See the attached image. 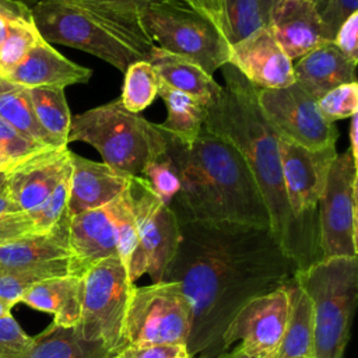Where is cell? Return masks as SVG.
Here are the masks:
<instances>
[{"mask_svg":"<svg viewBox=\"0 0 358 358\" xmlns=\"http://www.w3.org/2000/svg\"><path fill=\"white\" fill-rule=\"evenodd\" d=\"M179 242L161 281L178 282L192 305L190 358L224 352L222 334L250 299L288 284L298 266L268 228L178 221Z\"/></svg>","mask_w":358,"mask_h":358,"instance_id":"cell-1","label":"cell"},{"mask_svg":"<svg viewBox=\"0 0 358 358\" xmlns=\"http://www.w3.org/2000/svg\"><path fill=\"white\" fill-rule=\"evenodd\" d=\"M224 85L207 106L204 129L231 143L243 157L268 214V229L280 249L305 268L320 259L317 231L292 214L281 168L278 136L257 103V88L229 63L221 67Z\"/></svg>","mask_w":358,"mask_h":358,"instance_id":"cell-2","label":"cell"},{"mask_svg":"<svg viewBox=\"0 0 358 358\" xmlns=\"http://www.w3.org/2000/svg\"><path fill=\"white\" fill-rule=\"evenodd\" d=\"M166 154L180 179V189L169 203L178 221L268 228L262 193L231 143L203 127L192 145L166 134Z\"/></svg>","mask_w":358,"mask_h":358,"instance_id":"cell-3","label":"cell"},{"mask_svg":"<svg viewBox=\"0 0 358 358\" xmlns=\"http://www.w3.org/2000/svg\"><path fill=\"white\" fill-rule=\"evenodd\" d=\"M140 10L106 0H46L31 7L39 35L91 53L122 73L148 60L157 46L140 20Z\"/></svg>","mask_w":358,"mask_h":358,"instance_id":"cell-4","label":"cell"},{"mask_svg":"<svg viewBox=\"0 0 358 358\" xmlns=\"http://www.w3.org/2000/svg\"><path fill=\"white\" fill-rule=\"evenodd\" d=\"M294 278L312 306L313 358H344L358 302V257L319 259Z\"/></svg>","mask_w":358,"mask_h":358,"instance_id":"cell-5","label":"cell"},{"mask_svg":"<svg viewBox=\"0 0 358 358\" xmlns=\"http://www.w3.org/2000/svg\"><path fill=\"white\" fill-rule=\"evenodd\" d=\"M94 147L103 162L141 176L145 166L166 152V134L138 113L127 110L119 98L71 116L67 143Z\"/></svg>","mask_w":358,"mask_h":358,"instance_id":"cell-6","label":"cell"},{"mask_svg":"<svg viewBox=\"0 0 358 358\" xmlns=\"http://www.w3.org/2000/svg\"><path fill=\"white\" fill-rule=\"evenodd\" d=\"M138 14L158 48L190 59L211 76L228 63L229 41L182 0H161L140 8Z\"/></svg>","mask_w":358,"mask_h":358,"instance_id":"cell-7","label":"cell"},{"mask_svg":"<svg viewBox=\"0 0 358 358\" xmlns=\"http://www.w3.org/2000/svg\"><path fill=\"white\" fill-rule=\"evenodd\" d=\"M133 287L117 255L92 264L81 277L78 334L88 341H101L119 354L124 347L123 326Z\"/></svg>","mask_w":358,"mask_h":358,"instance_id":"cell-8","label":"cell"},{"mask_svg":"<svg viewBox=\"0 0 358 358\" xmlns=\"http://www.w3.org/2000/svg\"><path fill=\"white\" fill-rule=\"evenodd\" d=\"M190 327L192 305L178 282L159 281L133 287L123 326L124 347L129 344L186 347Z\"/></svg>","mask_w":358,"mask_h":358,"instance_id":"cell-9","label":"cell"},{"mask_svg":"<svg viewBox=\"0 0 358 358\" xmlns=\"http://www.w3.org/2000/svg\"><path fill=\"white\" fill-rule=\"evenodd\" d=\"M130 193L137 224V245L127 274L133 284L145 273L152 282H159L179 242V222L173 210L157 196L144 178L133 176Z\"/></svg>","mask_w":358,"mask_h":358,"instance_id":"cell-10","label":"cell"},{"mask_svg":"<svg viewBox=\"0 0 358 358\" xmlns=\"http://www.w3.org/2000/svg\"><path fill=\"white\" fill-rule=\"evenodd\" d=\"M357 166L348 151L333 159L317 204L320 259L358 257Z\"/></svg>","mask_w":358,"mask_h":358,"instance_id":"cell-11","label":"cell"},{"mask_svg":"<svg viewBox=\"0 0 358 358\" xmlns=\"http://www.w3.org/2000/svg\"><path fill=\"white\" fill-rule=\"evenodd\" d=\"M257 103L278 138L310 151L336 145L338 130L296 83L273 90L257 88Z\"/></svg>","mask_w":358,"mask_h":358,"instance_id":"cell-12","label":"cell"},{"mask_svg":"<svg viewBox=\"0 0 358 358\" xmlns=\"http://www.w3.org/2000/svg\"><path fill=\"white\" fill-rule=\"evenodd\" d=\"M289 315L288 284L259 295L243 305L222 334L224 352L235 343L257 358H274Z\"/></svg>","mask_w":358,"mask_h":358,"instance_id":"cell-13","label":"cell"},{"mask_svg":"<svg viewBox=\"0 0 358 358\" xmlns=\"http://www.w3.org/2000/svg\"><path fill=\"white\" fill-rule=\"evenodd\" d=\"M278 150L289 208L295 218L317 231V204L330 165L337 157L336 145L310 151L278 138Z\"/></svg>","mask_w":358,"mask_h":358,"instance_id":"cell-14","label":"cell"},{"mask_svg":"<svg viewBox=\"0 0 358 358\" xmlns=\"http://www.w3.org/2000/svg\"><path fill=\"white\" fill-rule=\"evenodd\" d=\"M228 63L260 90L282 88L295 83L294 63L267 25L231 43Z\"/></svg>","mask_w":358,"mask_h":358,"instance_id":"cell-15","label":"cell"},{"mask_svg":"<svg viewBox=\"0 0 358 358\" xmlns=\"http://www.w3.org/2000/svg\"><path fill=\"white\" fill-rule=\"evenodd\" d=\"M69 147L46 148L15 165L7 175L6 185L18 211L41 206L71 172Z\"/></svg>","mask_w":358,"mask_h":358,"instance_id":"cell-16","label":"cell"},{"mask_svg":"<svg viewBox=\"0 0 358 358\" xmlns=\"http://www.w3.org/2000/svg\"><path fill=\"white\" fill-rule=\"evenodd\" d=\"M70 273L83 274L95 263L117 255L113 203L69 217Z\"/></svg>","mask_w":358,"mask_h":358,"instance_id":"cell-17","label":"cell"},{"mask_svg":"<svg viewBox=\"0 0 358 358\" xmlns=\"http://www.w3.org/2000/svg\"><path fill=\"white\" fill-rule=\"evenodd\" d=\"M71 173L67 215L73 217L112 203L130 185L133 176L105 162H96L71 151Z\"/></svg>","mask_w":358,"mask_h":358,"instance_id":"cell-18","label":"cell"},{"mask_svg":"<svg viewBox=\"0 0 358 358\" xmlns=\"http://www.w3.org/2000/svg\"><path fill=\"white\" fill-rule=\"evenodd\" d=\"M267 27L292 62L323 42H330L313 0H277L270 8Z\"/></svg>","mask_w":358,"mask_h":358,"instance_id":"cell-19","label":"cell"},{"mask_svg":"<svg viewBox=\"0 0 358 358\" xmlns=\"http://www.w3.org/2000/svg\"><path fill=\"white\" fill-rule=\"evenodd\" d=\"M91 77V69L69 60L42 36L24 59L3 76V78L25 88H66L73 84L88 83Z\"/></svg>","mask_w":358,"mask_h":358,"instance_id":"cell-20","label":"cell"},{"mask_svg":"<svg viewBox=\"0 0 358 358\" xmlns=\"http://www.w3.org/2000/svg\"><path fill=\"white\" fill-rule=\"evenodd\" d=\"M292 67L295 83L316 101L341 84L357 81V63L341 53L334 42H323Z\"/></svg>","mask_w":358,"mask_h":358,"instance_id":"cell-21","label":"cell"},{"mask_svg":"<svg viewBox=\"0 0 358 358\" xmlns=\"http://www.w3.org/2000/svg\"><path fill=\"white\" fill-rule=\"evenodd\" d=\"M157 77L168 87L199 99L206 108L221 94L222 87L197 63L155 46L148 57Z\"/></svg>","mask_w":358,"mask_h":358,"instance_id":"cell-22","label":"cell"},{"mask_svg":"<svg viewBox=\"0 0 358 358\" xmlns=\"http://www.w3.org/2000/svg\"><path fill=\"white\" fill-rule=\"evenodd\" d=\"M20 302L53 315V323L63 327L77 326L81 312V277H52L34 284Z\"/></svg>","mask_w":358,"mask_h":358,"instance_id":"cell-23","label":"cell"},{"mask_svg":"<svg viewBox=\"0 0 358 358\" xmlns=\"http://www.w3.org/2000/svg\"><path fill=\"white\" fill-rule=\"evenodd\" d=\"M70 259L69 215L50 232L0 245V270L24 268Z\"/></svg>","mask_w":358,"mask_h":358,"instance_id":"cell-24","label":"cell"},{"mask_svg":"<svg viewBox=\"0 0 358 358\" xmlns=\"http://www.w3.org/2000/svg\"><path fill=\"white\" fill-rule=\"evenodd\" d=\"M113 354L101 341L84 340L76 326L63 327L52 322L32 337L21 358H112Z\"/></svg>","mask_w":358,"mask_h":358,"instance_id":"cell-25","label":"cell"},{"mask_svg":"<svg viewBox=\"0 0 358 358\" xmlns=\"http://www.w3.org/2000/svg\"><path fill=\"white\" fill-rule=\"evenodd\" d=\"M158 96L166 106V119L157 127L185 145H192L204 127L207 108L194 96L173 90L159 80Z\"/></svg>","mask_w":358,"mask_h":358,"instance_id":"cell-26","label":"cell"},{"mask_svg":"<svg viewBox=\"0 0 358 358\" xmlns=\"http://www.w3.org/2000/svg\"><path fill=\"white\" fill-rule=\"evenodd\" d=\"M289 315L274 358H313V315L310 301L296 284L288 282Z\"/></svg>","mask_w":358,"mask_h":358,"instance_id":"cell-27","label":"cell"},{"mask_svg":"<svg viewBox=\"0 0 358 358\" xmlns=\"http://www.w3.org/2000/svg\"><path fill=\"white\" fill-rule=\"evenodd\" d=\"M0 117L32 141L57 147L39 124L28 88L0 77Z\"/></svg>","mask_w":358,"mask_h":358,"instance_id":"cell-28","label":"cell"},{"mask_svg":"<svg viewBox=\"0 0 358 358\" xmlns=\"http://www.w3.org/2000/svg\"><path fill=\"white\" fill-rule=\"evenodd\" d=\"M35 116L42 129L52 137L57 147L69 145L67 137L71 113L66 101L64 88L38 87L28 88Z\"/></svg>","mask_w":358,"mask_h":358,"instance_id":"cell-29","label":"cell"},{"mask_svg":"<svg viewBox=\"0 0 358 358\" xmlns=\"http://www.w3.org/2000/svg\"><path fill=\"white\" fill-rule=\"evenodd\" d=\"M69 274H71L69 259L24 268L0 270V298L15 305L34 284L52 277Z\"/></svg>","mask_w":358,"mask_h":358,"instance_id":"cell-30","label":"cell"},{"mask_svg":"<svg viewBox=\"0 0 358 358\" xmlns=\"http://www.w3.org/2000/svg\"><path fill=\"white\" fill-rule=\"evenodd\" d=\"M158 96V77L147 60L131 63L124 71V81L122 94L119 96L122 105L133 112L138 113L148 108Z\"/></svg>","mask_w":358,"mask_h":358,"instance_id":"cell-31","label":"cell"},{"mask_svg":"<svg viewBox=\"0 0 358 358\" xmlns=\"http://www.w3.org/2000/svg\"><path fill=\"white\" fill-rule=\"evenodd\" d=\"M39 39L34 18L7 22V32L0 43V77L15 67Z\"/></svg>","mask_w":358,"mask_h":358,"instance_id":"cell-32","label":"cell"},{"mask_svg":"<svg viewBox=\"0 0 358 358\" xmlns=\"http://www.w3.org/2000/svg\"><path fill=\"white\" fill-rule=\"evenodd\" d=\"M113 220L116 229L117 256L127 267L137 245V224L133 211L130 185L113 201Z\"/></svg>","mask_w":358,"mask_h":358,"instance_id":"cell-33","label":"cell"},{"mask_svg":"<svg viewBox=\"0 0 358 358\" xmlns=\"http://www.w3.org/2000/svg\"><path fill=\"white\" fill-rule=\"evenodd\" d=\"M231 43L264 25L262 0H225Z\"/></svg>","mask_w":358,"mask_h":358,"instance_id":"cell-34","label":"cell"},{"mask_svg":"<svg viewBox=\"0 0 358 358\" xmlns=\"http://www.w3.org/2000/svg\"><path fill=\"white\" fill-rule=\"evenodd\" d=\"M141 178L150 183L157 196L168 206L180 189L179 173L166 152L150 162L143 171Z\"/></svg>","mask_w":358,"mask_h":358,"instance_id":"cell-35","label":"cell"},{"mask_svg":"<svg viewBox=\"0 0 358 358\" xmlns=\"http://www.w3.org/2000/svg\"><path fill=\"white\" fill-rule=\"evenodd\" d=\"M317 106L323 116L333 123L350 119L358 113V83L341 84L330 90L317 99Z\"/></svg>","mask_w":358,"mask_h":358,"instance_id":"cell-36","label":"cell"},{"mask_svg":"<svg viewBox=\"0 0 358 358\" xmlns=\"http://www.w3.org/2000/svg\"><path fill=\"white\" fill-rule=\"evenodd\" d=\"M46 148L53 147H46L43 144L29 140L17 129H14L10 123L0 117V152L3 154L11 169L20 162L28 159L29 157Z\"/></svg>","mask_w":358,"mask_h":358,"instance_id":"cell-37","label":"cell"},{"mask_svg":"<svg viewBox=\"0 0 358 358\" xmlns=\"http://www.w3.org/2000/svg\"><path fill=\"white\" fill-rule=\"evenodd\" d=\"M31 340L13 316L0 319V358H21Z\"/></svg>","mask_w":358,"mask_h":358,"instance_id":"cell-38","label":"cell"},{"mask_svg":"<svg viewBox=\"0 0 358 358\" xmlns=\"http://www.w3.org/2000/svg\"><path fill=\"white\" fill-rule=\"evenodd\" d=\"M358 11V0H329L320 11V20L327 41L333 42L341 24Z\"/></svg>","mask_w":358,"mask_h":358,"instance_id":"cell-39","label":"cell"},{"mask_svg":"<svg viewBox=\"0 0 358 358\" xmlns=\"http://www.w3.org/2000/svg\"><path fill=\"white\" fill-rule=\"evenodd\" d=\"M120 358H179L187 355L179 344H129L119 351Z\"/></svg>","mask_w":358,"mask_h":358,"instance_id":"cell-40","label":"cell"},{"mask_svg":"<svg viewBox=\"0 0 358 358\" xmlns=\"http://www.w3.org/2000/svg\"><path fill=\"white\" fill-rule=\"evenodd\" d=\"M333 42L341 53L358 63V11L341 24Z\"/></svg>","mask_w":358,"mask_h":358,"instance_id":"cell-41","label":"cell"},{"mask_svg":"<svg viewBox=\"0 0 358 358\" xmlns=\"http://www.w3.org/2000/svg\"><path fill=\"white\" fill-rule=\"evenodd\" d=\"M182 1L193 7L203 15H206L217 27V29L229 41V24L227 18L225 0H182Z\"/></svg>","mask_w":358,"mask_h":358,"instance_id":"cell-42","label":"cell"},{"mask_svg":"<svg viewBox=\"0 0 358 358\" xmlns=\"http://www.w3.org/2000/svg\"><path fill=\"white\" fill-rule=\"evenodd\" d=\"M0 18L7 22L32 18L31 7L17 0H0Z\"/></svg>","mask_w":358,"mask_h":358,"instance_id":"cell-43","label":"cell"},{"mask_svg":"<svg viewBox=\"0 0 358 358\" xmlns=\"http://www.w3.org/2000/svg\"><path fill=\"white\" fill-rule=\"evenodd\" d=\"M348 137H350V150H348V152L351 154L354 162L358 164V113H355L350 117Z\"/></svg>","mask_w":358,"mask_h":358,"instance_id":"cell-44","label":"cell"},{"mask_svg":"<svg viewBox=\"0 0 358 358\" xmlns=\"http://www.w3.org/2000/svg\"><path fill=\"white\" fill-rule=\"evenodd\" d=\"M17 211H18V208H17L15 203L13 201L8 187L4 182L0 187V217H3L4 214H8V213H17Z\"/></svg>","mask_w":358,"mask_h":358,"instance_id":"cell-45","label":"cell"},{"mask_svg":"<svg viewBox=\"0 0 358 358\" xmlns=\"http://www.w3.org/2000/svg\"><path fill=\"white\" fill-rule=\"evenodd\" d=\"M106 1H113V3L130 6V7H134V8L140 10V8H143L148 4H152V3H157V1H161V0H106Z\"/></svg>","mask_w":358,"mask_h":358,"instance_id":"cell-46","label":"cell"},{"mask_svg":"<svg viewBox=\"0 0 358 358\" xmlns=\"http://www.w3.org/2000/svg\"><path fill=\"white\" fill-rule=\"evenodd\" d=\"M215 358H257V357H253V355L245 352L242 348L236 347V348H234V350H231V351H225V352L220 354V355L215 357Z\"/></svg>","mask_w":358,"mask_h":358,"instance_id":"cell-47","label":"cell"},{"mask_svg":"<svg viewBox=\"0 0 358 358\" xmlns=\"http://www.w3.org/2000/svg\"><path fill=\"white\" fill-rule=\"evenodd\" d=\"M13 306H14V305H13L11 302H7V301H4V299L0 298V319L13 316V315H11Z\"/></svg>","mask_w":358,"mask_h":358,"instance_id":"cell-48","label":"cell"},{"mask_svg":"<svg viewBox=\"0 0 358 358\" xmlns=\"http://www.w3.org/2000/svg\"><path fill=\"white\" fill-rule=\"evenodd\" d=\"M275 1H277V0H262V17H263L264 25H267V18H268L270 8L273 7V4H274Z\"/></svg>","mask_w":358,"mask_h":358,"instance_id":"cell-49","label":"cell"},{"mask_svg":"<svg viewBox=\"0 0 358 358\" xmlns=\"http://www.w3.org/2000/svg\"><path fill=\"white\" fill-rule=\"evenodd\" d=\"M6 32H7V21L0 18V43L3 42V39L6 36Z\"/></svg>","mask_w":358,"mask_h":358,"instance_id":"cell-50","label":"cell"},{"mask_svg":"<svg viewBox=\"0 0 358 358\" xmlns=\"http://www.w3.org/2000/svg\"><path fill=\"white\" fill-rule=\"evenodd\" d=\"M10 165H8V162L6 161V158L3 157V154L0 152V171H7V172H10Z\"/></svg>","mask_w":358,"mask_h":358,"instance_id":"cell-51","label":"cell"},{"mask_svg":"<svg viewBox=\"0 0 358 358\" xmlns=\"http://www.w3.org/2000/svg\"><path fill=\"white\" fill-rule=\"evenodd\" d=\"M313 1H315L316 7H317V10H319V13H320L329 0H313Z\"/></svg>","mask_w":358,"mask_h":358,"instance_id":"cell-52","label":"cell"},{"mask_svg":"<svg viewBox=\"0 0 358 358\" xmlns=\"http://www.w3.org/2000/svg\"><path fill=\"white\" fill-rule=\"evenodd\" d=\"M7 175H8V172H7V171H0V187H1V185L6 182Z\"/></svg>","mask_w":358,"mask_h":358,"instance_id":"cell-53","label":"cell"},{"mask_svg":"<svg viewBox=\"0 0 358 358\" xmlns=\"http://www.w3.org/2000/svg\"><path fill=\"white\" fill-rule=\"evenodd\" d=\"M17 1H21V3H24V4H36V3H39V1H46V0H17Z\"/></svg>","mask_w":358,"mask_h":358,"instance_id":"cell-54","label":"cell"},{"mask_svg":"<svg viewBox=\"0 0 358 358\" xmlns=\"http://www.w3.org/2000/svg\"><path fill=\"white\" fill-rule=\"evenodd\" d=\"M112 358H120V355H117V354H116V355H113Z\"/></svg>","mask_w":358,"mask_h":358,"instance_id":"cell-55","label":"cell"},{"mask_svg":"<svg viewBox=\"0 0 358 358\" xmlns=\"http://www.w3.org/2000/svg\"><path fill=\"white\" fill-rule=\"evenodd\" d=\"M179 358H190L189 355H183V357H179Z\"/></svg>","mask_w":358,"mask_h":358,"instance_id":"cell-56","label":"cell"}]
</instances>
